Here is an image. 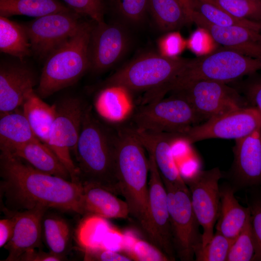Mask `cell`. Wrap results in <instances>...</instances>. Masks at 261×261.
Wrapping results in <instances>:
<instances>
[{
  "label": "cell",
  "mask_w": 261,
  "mask_h": 261,
  "mask_svg": "<svg viewBox=\"0 0 261 261\" xmlns=\"http://www.w3.org/2000/svg\"><path fill=\"white\" fill-rule=\"evenodd\" d=\"M0 197L7 215L37 206L82 215L83 184L40 171L6 152L0 155Z\"/></svg>",
  "instance_id": "6da1fadb"
},
{
  "label": "cell",
  "mask_w": 261,
  "mask_h": 261,
  "mask_svg": "<svg viewBox=\"0 0 261 261\" xmlns=\"http://www.w3.org/2000/svg\"><path fill=\"white\" fill-rule=\"evenodd\" d=\"M116 130L101 122L86 106L74 155L82 183H92L120 195L116 176Z\"/></svg>",
  "instance_id": "7a4b0ae2"
},
{
  "label": "cell",
  "mask_w": 261,
  "mask_h": 261,
  "mask_svg": "<svg viewBox=\"0 0 261 261\" xmlns=\"http://www.w3.org/2000/svg\"><path fill=\"white\" fill-rule=\"evenodd\" d=\"M145 150L129 127L116 129V172L120 195L128 204L130 216L143 232L148 219L149 173Z\"/></svg>",
  "instance_id": "3957f363"
},
{
  "label": "cell",
  "mask_w": 261,
  "mask_h": 261,
  "mask_svg": "<svg viewBox=\"0 0 261 261\" xmlns=\"http://www.w3.org/2000/svg\"><path fill=\"white\" fill-rule=\"evenodd\" d=\"M92 26L83 21L74 34L45 59L35 91L42 99L73 85L89 70L88 46Z\"/></svg>",
  "instance_id": "277c9868"
},
{
  "label": "cell",
  "mask_w": 261,
  "mask_h": 261,
  "mask_svg": "<svg viewBox=\"0 0 261 261\" xmlns=\"http://www.w3.org/2000/svg\"><path fill=\"white\" fill-rule=\"evenodd\" d=\"M190 59L168 58L159 53H144L109 76L102 87H115L126 91H145L150 97L169 85Z\"/></svg>",
  "instance_id": "5b68a950"
},
{
  "label": "cell",
  "mask_w": 261,
  "mask_h": 261,
  "mask_svg": "<svg viewBox=\"0 0 261 261\" xmlns=\"http://www.w3.org/2000/svg\"><path fill=\"white\" fill-rule=\"evenodd\" d=\"M261 70V59L253 58L230 49L190 59L169 85L161 91L165 95L177 92L197 81L209 80L224 83Z\"/></svg>",
  "instance_id": "8992f818"
},
{
  "label": "cell",
  "mask_w": 261,
  "mask_h": 261,
  "mask_svg": "<svg viewBox=\"0 0 261 261\" xmlns=\"http://www.w3.org/2000/svg\"><path fill=\"white\" fill-rule=\"evenodd\" d=\"M131 119V127L137 130L176 134L184 133L203 120L188 100L176 93L143 103Z\"/></svg>",
  "instance_id": "52a82bcc"
},
{
  "label": "cell",
  "mask_w": 261,
  "mask_h": 261,
  "mask_svg": "<svg viewBox=\"0 0 261 261\" xmlns=\"http://www.w3.org/2000/svg\"><path fill=\"white\" fill-rule=\"evenodd\" d=\"M55 105L56 116L49 131L47 146L66 168L72 181L81 182L71 153L75 155L76 152L87 105L75 97L65 98Z\"/></svg>",
  "instance_id": "ba28073f"
},
{
  "label": "cell",
  "mask_w": 261,
  "mask_h": 261,
  "mask_svg": "<svg viewBox=\"0 0 261 261\" xmlns=\"http://www.w3.org/2000/svg\"><path fill=\"white\" fill-rule=\"evenodd\" d=\"M166 188L174 248L176 258L193 261L194 249L202 244L203 234L192 208L188 187L162 180Z\"/></svg>",
  "instance_id": "9c48e42d"
},
{
  "label": "cell",
  "mask_w": 261,
  "mask_h": 261,
  "mask_svg": "<svg viewBox=\"0 0 261 261\" xmlns=\"http://www.w3.org/2000/svg\"><path fill=\"white\" fill-rule=\"evenodd\" d=\"M260 128L261 114L255 107L249 105L211 117L178 134V136L190 144L214 138L236 140Z\"/></svg>",
  "instance_id": "30bf717a"
},
{
  "label": "cell",
  "mask_w": 261,
  "mask_h": 261,
  "mask_svg": "<svg viewBox=\"0 0 261 261\" xmlns=\"http://www.w3.org/2000/svg\"><path fill=\"white\" fill-rule=\"evenodd\" d=\"M148 219L144 233L149 242L171 260L176 256L174 248L165 187L152 154L148 153Z\"/></svg>",
  "instance_id": "8fae6325"
},
{
  "label": "cell",
  "mask_w": 261,
  "mask_h": 261,
  "mask_svg": "<svg viewBox=\"0 0 261 261\" xmlns=\"http://www.w3.org/2000/svg\"><path fill=\"white\" fill-rule=\"evenodd\" d=\"M81 16L70 10L35 18L24 24L31 44L32 55L45 60L74 34L83 21Z\"/></svg>",
  "instance_id": "7c38bea8"
},
{
  "label": "cell",
  "mask_w": 261,
  "mask_h": 261,
  "mask_svg": "<svg viewBox=\"0 0 261 261\" xmlns=\"http://www.w3.org/2000/svg\"><path fill=\"white\" fill-rule=\"evenodd\" d=\"M223 174L218 167L201 170L184 180L190 192L193 210L203 228L202 246L214 235L220 204L219 180Z\"/></svg>",
  "instance_id": "4fadbf2b"
},
{
  "label": "cell",
  "mask_w": 261,
  "mask_h": 261,
  "mask_svg": "<svg viewBox=\"0 0 261 261\" xmlns=\"http://www.w3.org/2000/svg\"><path fill=\"white\" fill-rule=\"evenodd\" d=\"M130 42L123 23L94 22L88 46L89 70L100 73L111 69L126 54Z\"/></svg>",
  "instance_id": "5bb4252c"
},
{
  "label": "cell",
  "mask_w": 261,
  "mask_h": 261,
  "mask_svg": "<svg viewBox=\"0 0 261 261\" xmlns=\"http://www.w3.org/2000/svg\"><path fill=\"white\" fill-rule=\"evenodd\" d=\"M173 93L187 99L203 120L250 105L235 89L217 81H195Z\"/></svg>",
  "instance_id": "9a60e30c"
},
{
  "label": "cell",
  "mask_w": 261,
  "mask_h": 261,
  "mask_svg": "<svg viewBox=\"0 0 261 261\" xmlns=\"http://www.w3.org/2000/svg\"><path fill=\"white\" fill-rule=\"evenodd\" d=\"M36 72L24 60H1L0 64V113L21 107L39 83Z\"/></svg>",
  "instance_id": "2e32d148"
},
{
  "label": "cell",
  "mask_w": 261,
  "mask_h": 261,
  "mask_svg": "<svg viewBox=\"0 0 261 261\" xmlns=\"http://www.w3.org/2000/svg\"><path fill=\"white\" fill-rule=\"evenodd\" d=\"M234 159L227 176L235 192L261 186V128L235 140Z\"/></svg>",
  "instance_id": "e0dca14e"
},
{
  "label": "cell",
  "mask_w": 261,
  "mask_h": 261,
  "mask_svg": "<svg viewBox=\"0 0 261 261\" xmlns=\"http://www.w3.org/2000/svg\"><path fill=\"white\" fill-rule=\"evenodd\" d=\"M192 23L208 33L213 40L225 48L261 59L260 31L242 26H217L210 23L196 11L193 16Z\"/></svg>",
  "instance_id": "ac0fdd59"
},
{
  "label": "cell",
  "mask_w": 261,
  "mask_h": 261,
  "mask_svg": "<svg viewBox=\"0 0 261 261\" xmlns=\"http://www.w3.org/2000/svg\"><path fill=\"white\" fill-rule=\"evenodd\" d=\"M48 208L37 206L33 208L8 214L15 220L13 235L4 247L8 251L5 261H18L25 252L41 245L42 222Z\"/></svg>",
  "instance_id": "d6986e66"
},
{
  "label": "cell",
  "mask_w": 261,
  "mask_h": 261,
  "mask_svg": "<svg viewBox=\"0 0 261 261\" xmlns=\"http://www.w3.org/2000/svg\"><path fill=\"white\" fill-rule=\"evenodd\" d=\"M130 128L145 149L153 156L162 180L181 188H187L173 151L172 143L175 134L150 132Z\"/></svg>",
  "instance_id": "ffe728a7"
},
{
  "label": "cell",
  "mask_w": 261,
  "mask_h": 261,
  "mask_svg": "<svg viewBox=\"0 0 261 261\" xmlns=\"http://www.w3.org/2000/svg\"><path fill=\"white\" fill-rule=\"evenodd\" d=\"M82 184V215H95L106 219L127 218L130 216L127 202L115 193L94 184Z\"/></svg>",
  "instance_id": "44dd1931"
},
{
  "label": "cell",
  "mask_w": 261,
  "mask_h": 261,
  "mask_svg": "<svg viewBox=\"0 0 261 261\" xmlns=\"http://www.w3.org/2000/svg\"><path fill=\"white\" fill-rule=\"evenodd\" d=\"M228 183L220 186V204L216 231L233 242L250 217L248 206L240 204Z\"/></svg>",
  "instance_id": "7402d4cb"
},
{
  "label": "cell",
  "mask_w": 261,
  "mask_h": 261,
  "mask_svg": "<svg viewBox=\"0 0 261 261\" xmlns=\"http://www.w3.org/2000/svg\"><path fill=\"white\" fill-rule=\"evenodd\" d=\"M9 153L40 171L72 181L65 166L52 150L39 139L20 146Z\"/></svg>",
  "instance_id": "603a6c76"
},
{
  "label": "cell",
  "mask_w": 261,
  "mask_h": 261,
  "mask_svg": "<svg viewBox=\"0 0 261 261\" xmlns=\"http://www.w3.org/2000/svg\"><path fill=\"white\" fill-rule=\"evenodd\" d=\"M37 139L22 109L0 114V151L10 153Z\"/></svg>",
  "instance_id": "cb8c5ba5"
},
{
  "label": "cell",
  "mask_w": 261,
  "mask_h": 261,
  "mask_svg": "<svg viewBox=\"0 0 261 261\" xmlns=\"http://www.w3.org/2000/svg\"><path fill=\"white\" fill-rule=\"evenodd\" d=\"M21 107L35 136L47 145L49 131L56 116L55 104H47L33 90Z\"/></svg>",
  "instance_id": "d4e9b609"
},
{
  "label": "cell",
  "mask_w": 261,
  "mask_h": 261,
  "mask_svg": "<svg viewBox=\"0 0 261 261\" xmlns=\"http://www.w3.org/2000/svg\"><path fill=\"white\" fill-rule=\"evenodd\" d=\"M0 50L20 60L32 55L31 44L24 24L0 16Z\"/></svg>",
  "instance_id": "484cf974"
},
{
  "label": "cell",
  "mask_w": 261,
  "mask_h": 261,
  "mask_svg": "<svg viewBox=\"0 0 261 261\" xmlns=\"http://www.w3.org/2000/svg\"><path fill=\"white\" fill-rule=\"evenodd\" d=\"M70 10L59 0H0V16L7 18L22 15L35 18Z\"/></svg>",
  "instance_id": "4316f807"
},
{
  "label": "cell",
  "mask_w": 261,
  "mask_h": 261,
  "mask_svg": "<svg viewBox=\"0 0 261 261\" xmlns=\"http://www.w3.org/2000/svg\"><path fill=\"white\" fill-rule=\"evenodd\" d=\"M148 13L158 28L165 33L176 31L190 23L177 0H148Z\"/></svg>",
  "instance_id": "83f0119b"
},
{
  "label": "cell",
  "mask_w": 261,
  "mask_h": 261,
  "mask_svg": "<svg viewBox=\"0 0 261 261\" xmlns=\"http://www.w3.org/2000/svg\"><path fill=\"white\" fill-rule=\"evenodd\" d=\"M112 229L106 218L88 215L77 229V242L81 249L103 247V242Z\"/></svg>",
  "instance_id": "f1b7e54d"
},
{
  "label": "cell",
  "mask_w": 261,
  "mask_h": 261,
  "mask_svg": "<svg viewBox=\"0 0 261 261\" xmlns=\"http://www.w3.org/2000/svg\"><path fill=\"white\" fill-rule=\"evenodd\" d=\"M43 228L46 244L52 252L65 256L70 244V228L64 219L48 217L43 220Z\"/></svg>",
  "instance_id": "f546056e"
},
{
  "label": "cell",
  "mask_w": 261,
  "mask_h": 261,
  "mask_svg": "<svg viewBox=\"0 0 261 261\" xmlns=\"http://www.w3.org/2000/svg\"><path fill=\"white\" fill-rule=\"evenodd\" d=\"M196 11L210 23L217 26H242L261 31L260 22L235 17L218 7L201 0H196Z\"/></svg>",
  "instance_id": "4dcf8cb0"
},
{
  "label": "cell",
  "mask_w": 261,
  "mask_h": 261,
  "mask_svg": "<svg viewBox=\"0 0 261 261\" xmlns=\"http://www.w3.org/2000/svg\"><path fill=\"white\" fill-rule=\"evenodd\" d=\"M121 250L132 261H168L170 259L154 245L130 233L124 234Z\"/></svg>",
  "instance_id": "1f68e13d"
},
{
  "label": "cell",
  "mask_w": 261,
  "mask_h": 261,
  "mask_svg": "<svg viewBox=\"0 0 261 261\" xmlns=\"http://www.w3.org/2000/svg\"><path fill=\"white\" fill-rule=\"evenodd\" d=\"M241 19L261 22V0H201Z\"/></svg>",
  "instance_id": "d6a6232c"
},
{
  "label": "cell",
  "mask_w": 261,
  "mask_h": 261,
  "mask_svg": "<svg viewBox=\"0 0 261 261\" xmlns=\"http://www.w3.org/2000/svg\"><path fill=\"white\" fill-rule=\"evenodd\" d=\"M246 202L250 211V219L255 244L252 261H261V186L245 189Z\"/></svg>",
  "instance_id": "836d02e7"
},
{
  "label": "cell",
  "mask_w": 261,
  "mask_h": 261,
  "mask_svg": "<svg viewBox=\"0 0 261 261\" xmlns=\"http://www.w3.org/2000/svg\"><path fill=\"white\" fill-rule=\"evenodd\" d=\"M123 89L117 87H102L96 100L95 106L100 115L109 120H118L123 116L120 94Z\"/></svg>",
  "instance_id": "e575fe53"
},
{
  "label": "cell",
  "mask_w": 261,
  "mask_h": 261,
  "mask_svg": "<svg viewBox=\"0 0 261 261\" xmlns=\"http://www.w3.org/2000/svg\"><path fill=\"white\" fill-rule=\"evenodd\" d=\"M232 243L233 241L216 231L205 246L200 244L195 248V261H226Z\"/></svg>",
  "instance_id": "d590c367"
},
{
  "label": "cell",
  "mask_w": 261,
  "mask_h": 261,
  "mask_svg": "<svg viewBox=\"0 0 261 261\" xmlns=\"http://www.w3.org/2000/svg\"><path fill=\"white\" fill-rule=\"evenodd\" d=\"M111 2L123 24L138 25L148 13V0H111Z\"/></svg>",
  "instance_id": "8d00e7d4"
},
{
  "label": "cell",
  "mask_w": 261,
  "mask_h": 261,
  "mask_svg": "<svg viewBox=\"0 0 261 261\" xmlns=\"http://www.w3.org/2000/svg\"><path fill=\"white\" fill-rule=\"evenodd\" d=\"M255 252V244L249 217L232 243L226 261H252Z\"/></svg>",
  "instance_id": "74e56055"
},
{
  "label": "cell",
  "mask_w": 261,
  "mask_h": 261,
  "mask_svg": "<svg viewBox=\"0 0 261 261\" xmlns=\"http://www.w3.org/2000/svg\"><path fill=\"white\" fill-rule=\"evenodd\" d=\"M72 10L81 15L87 16L96 23L104 21L105 0H62Z\"/></svg>",
  "instance_id": "f35d334b"
},
{
  "label": "cell",
  "mask_w": 261,
  "mask_h": 261,
  "mask_svg": "<svg viewBox=\"0 0 261 261\" xmlns=\"http://www.w3.org/2000/svg\"><path fill=\"white\" fill-rule=\"evenodd\" d=\"M185 45V41L177 31L166 32L157 41L158 53L168 58L178 57Z\"/></svg>",
  "instance_id": "ab89813d"
},
{
  "label": "cell",
  "mask_w": 261,
  "mask_h": 261,
  "mask_svg": "<svg viewBox=\"0 0 261 261\" xmlns=\"http://www.w3.org/2000/svg\"><path fill=\"white\" fill-rule=\"evenodd\" d=\"M84 252V260L87 261H131L127 255L104 247L81 249Z\"/></svg>",
  "instance_id": "60d3db41"
},
{
  "label": "cell",
  "mask_w": 261,
  "mask_h": 261,
  "mask_svg": "<svg viewBox=\"0 0 261 261\" xmlns=\"http://www.w3.org/2000/svg\"><path fill=\"white\" fill-rule=\"evenodd\" d=\"M244 92L249 105L255 107L261 114V76L250 80Z\"/></svg>",
  "instance_id": "b9f144b4"
},
{
  "label": "cell",
  "mask_w": 261,
  "mask_h": 261,
  "mask_svg": "<svg viewBox=\"0 0 261 261\" xmlns=\"http://www.w3.org/2000/svg\"><path fill=\"white\" fill-rule=\"evenodd\" d=\"M65 259V256L55 254L51 251L45 252L33 249L24 253L18 261H61Z\"/></svg>",
  "instance_id": "7bdbcfd3"
},
{
  "label": "cell",
  "mask_w": 261,
  "mask_h": 261,
  "mask_svg": "<svg viewBox=\"0 0 261 261\" xmlns=\"http://www.w3.org/2000/svg\"><path fill=\"white\" fill-rule=\"evenodd\" d=\"M14 218L13 216L0 220V247L4 246L11 239L14 232Z\"/></svg>",
  "instance_id": "ee69618b"
},
{
  "label": "cell",
  "mask_w": 261,
  "mask_h": 261,
  "mask_svg": "<svg viewBox=\"0 0 261 261\" xmlns=\"http://www.w3.org/2000/svg\"><path fill=\"white\" fill-rule=\"evenodd\" d=\"M184 9L190 23H192V18L196 11V0H177Z\"/></svg>",
  "instance_id": "f6af8a7d"
},
{
  "label": "cell",
  "mask_w": 261,
  "mask_h": 261,
  "mask_svg": "<svg viewBox=\"0 0 261 261\" xmlns=\"http://www.w3.org/2000/svg\"><path fill=\"white\" fill-rule=\"evenodd\" d=\"M261 24V22H260Z\"/></svg>",
  "instance_id": "bcb514c9"
}]
</instances>
